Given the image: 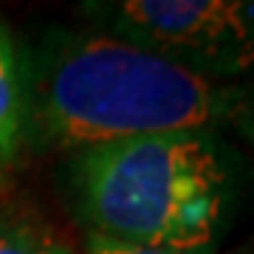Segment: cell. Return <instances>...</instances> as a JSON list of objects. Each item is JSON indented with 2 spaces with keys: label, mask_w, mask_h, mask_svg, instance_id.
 Instances as JSON below:
<instances>
[{
  "label": "cell",
  "mask_w": 254,
  "mask_h": 254,
  "mask_svg": "<svg viewBox=\"0 0 254 254\" xmlns=\"http://www.w3.org/2000/svg\"><path fill=\"white\" fill-rule=\"evenodd\" d=\"M26 65L28 141L91 147L164 133H218L254 144V82H220L105 31L48 28Z\"/></svg>",
  "instance_id": "cell-1"
},
{
  "label": "cell",
  "mask_w": 254,
  "mask_h": 254,
  "mask_svg": "<svg viewBox=\"0 0 254 254\" xmlns=\"http://www.w3.org/2000/svg\"><path fill=\"white\" fill-rule=\"evenodd\" d=\"M252 181L243 150L218 133H164L73 153L68 192L85 235L215 254Z\"/></svg>",
  "instance_id": "cell-2"
},
{
  "label": "cell",
  "mask_w": 254,
  "mask_h": 254,
  "mask_svg": "<svg viewBox=\"0 0 254 254\" xmlns=\"http://www.w3.org/2000/svg\"><path fill=\"white\" fill-rule=\"evenodd\" d=\"M96 31L220 82H254V0H96Z\"/></svg>",
  "instance_id": "cell-3"
},
{
  "label": "cell",
  "mask_w": 254,
  "mask_h": 254,
  "mask_svg": "<svg viewBox=\"0 0 254 254\" xmlns=\"http://www.w3.org/2000/svg\"><path fill=\"white\" fill-rule=\"evenodd\" d=\"M23 144H28L26 65L14 34L0 20V184L17 164Z\"/></svg>",
  "instance_id": "cell-4"
},
{
  "label": "cell",
  "mask_w": 254,
  "mask_h": 254,
  "mask_svg": "<svg viewBox=\"0 0 254 254\" xmlns=\"http://www.w3.org/2000/svg\"><path fill=\"white\" fill-rule=\"evenodd\" d=\"M0 254H76L48 226L0 209Z\"/></svg>",
  "instance_id": "cell-5"
},
{
  "label": "cell",
  "mask_w": 254,
  "mask_h": 254,
  "mask_svg": "<svg viewBox=\"0 0 254 254\" xmlns=\"http://www.w3.org/2000/svg\"><path fill=\"white\" fill-rule=\"evenodd\" d=\"M85 254H184L170 249H155V246H138V243H122L110 237L85 235Z\"/></svg>",
  "instance_id": "cell-6"
}]
</instances>
